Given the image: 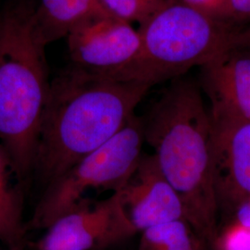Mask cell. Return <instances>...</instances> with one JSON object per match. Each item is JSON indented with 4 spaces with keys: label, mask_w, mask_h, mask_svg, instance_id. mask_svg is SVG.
<instances>
[{
    "label": "cell",
    "mask_w": 250,
    "mask_h": 250,
    "mask_svg": "<svg viewBox=\"0 0 250 250\" xmlns=\"http://www.w3.org/2000/svg\"><path fill=\"white\" fill-rule=\"evenodd\" d=\"M188 5L197 9H202L210 14L217 15L224 0H182Z\"/></svg>",
    "instance_id": "e0dca14e"
},
{
    "label": "cell",
    "mask_w": 250,
    "mask_h": 250,
    "mask_svg": "<svg viewBox=\"0 0 250 250\" xmlns=\"http://www.w3.org/2000/svg\"><path fill=\"white\" fill-rule=\"evenodd\" d=\"M144 143L142 118L134 115L114 137L45 187L27 229L45 230L89 192L120 191L140 161Z\"/></svg>",
    "instance_id": "5b68a950"
},
{
    "label": "cell",
    "mask_w": 250,
    "mask_h": 250,
    "mask_svg": "<svg viewBox=\"0 0 250 250\" xmlns=\"http://www.w3.org/2000/svg\"><path fill=\"white\" fill-rule=\"evenodd\" d=\"M210 116L213 187L219 216L224 221L250 197V121Z\"/></svg>",
    "instance_id": "ba28073f"
},
{
    "label": "cell",
    "mask_w": 250,
    "mask_h": 250,
    "mask_svg": "<svg viewBox=\"0 0 250 250\" xmlns=\"http://www.w3.org/2000/svg\"><path fill=\"white\" fill-rule=\"evenodd\" d=\"M118 192L125 213L137 232L177 220L188 221L181 197L152 154L143 153L133 173Z\"/></svg>",
    "instance_id": "9c48e42d"
},
{
    "label": "cell",
    "mask_w": 250,
    "mask_h": 250,
    "mask_svg": "<svg viewBox=\"0 0 250 250\" xmlns=\"http://www.w3.org/2000/svg\"><path fill=\"white\" fill-rule=\"evenodd\" d=\"M104 14L99 0H39L34 6V22L45 45L67 38L87 21Z\"/></svg>",
    "instance_id": "8fae6325"
},
{
    "label": "cell",
    "mask_w": 250,
    "mask_h": 250,
    "mask_svg": "<svg viewBox=\"0 0 250 250\" xmlns=\"http://www.w3.org/2000/svg\"><path fill=\"white\" fill-rule=\"evenodd\" d=\"M200 70L209 112L250 121V28L245 41L229 47Z\"/></svg>",
    "instance_id": "30bf717a"
},
{
    "label": "cell",
    "mask_w": 250,
    "mask_h": 250,
    "mask_svg": "<svg viewBox=\"0 0 250 250\" xmlns=\"http://www.w3.org/2000/svg\"><path fill=\"white\" fill-rule=\"evenodd\" d=\"M148 84L113 79L74 65L51 81L34 175L45 188L114 137L135 115Z\"/></svg>",
    "instance_id": "6da1fadb"
},
{
    "label": "cell",
    "mask_w": 250,
    "mask_h": 250,
    "mask_svg": "<svg viewBox=\"0 0 250 250\" xmlns=\"http://www.w3.org/2000/svg\"><path fill=\"white\" fill-rule=\"evenodd\" d=\"M22 186L0 144V242L6 250L26 248Z\"/></svg>",
    "instance_id": "7c38bea8"
},
{
    "label": "cell",
    "mask_w": 250,
    "mask_h": 250,
    "mask_svg": "<svg viewBox=\"0 0 250 250\" xmlns=\"http://www.w3.org/2000/svg\"><path fill=\"white\" fill-rule=\"evenodd\" d=\"M34 6L18 4L0 16V144L24 185L36 149L51 81Z\"/></svg>",
    "instance_id": "3957f363"
},
{
    "label": "cell",
    "mask_w": 250,
    "mask_h": 250,
    "mask_svg": "<svg viewBox=\"0 0 250 250\" xmlns=\"http://www.w3.org/2000/svg\"><path fill=\"white\" fill-rule=\"evenodd\" d=\"M223 224H237L250 229V197L237 206Z\"/></svg>",
    "instance_id": "2e32d148"
},
{
    "label": "cell",
    "mask_w": 250,
    "mask_h": 250,
    "mask_svg": "<svg viewBox=\"0 0 250 250\" xmlns=\"http://www.w3.org/2000/svg\"><path fill=\"white\" fill-rule=\"evenodd\" d=\"M67 43L72 65L118 80L137 58L141 37L131 23L104 14L72 31Z\"/></svg>",
    "instance_id": "52a82bcc"
},
{
    "label": "cell",
    "mask_w": 250,
    "mask_h": 250,
    "mask_svg": "<svg viewBox=\"0 0 250 250\" xmlns=\"http://www.w3.org/2000/svg\"><path fill=\"white\" fill-rule=\"evenodd\" d=\"M143 122L161 172L181 197L188 223L208 245L219 227L212 170V123L197 84L177 78Z\"/></svg>",
    "instance_id": "7a4b0ae2"
},
{
    "label": "cell",
    "mask_w": 250,
    "mask_h": 250,
    "mask_svg": "<svg viewBox=\"0 0 250 250\" xmlns=\"http://www.w3.org/2000/svg\"><path fill=\"white\" fill-rule=\"evenodd\" d=\"M137 233L120 193L98 202L88 198L59 217L35 243L36 250H106Z\"/></svg>",
    "instance_id": "8992f818"
},
{
    "label": "cell",
    "mask_w": 250,
    "mask_h": 250,
    "mask_svg": "<svg viewBox=\"0 0 250 250\" xmlns=\"http://www.w3.org/2000/svg\"><path fill=\"white\" fill-rule=\"evenodd\" d=\"M208 247L187 220H177L144 230L137 250H206Z\"/></svg>",
    "instance_id": "4fadbf2b"
},
{
    "label": "cell",
    "mask_w": 250,
    "mask_h": 250,
    "mask_svg": "<svg viewBox=\"0 0 250 250\" xmlns=\"http://www.w3.org/2000/svg\"><path fill=\"white\" fill-rule=\"evenodd\" d=\"M216 16L235 26H248L250 23V0H224Z\"/></svg>",
    "instance_id": "9a60e30c"
},
{
    "label": "cell",
    "mask_w": 250,
    "mask_h": 250,
    "mask_svg": "<svg viewBox=\"0 0 250 250\" xmlns=\"http://www.w3.org/2000/svg\"><path fill=\"white\" fill-rule=\"evenodd\" d=\"M170 0H99L107 15L143 25Z\"/></svg>",
    "instance_id": "5bb4252c"
},
{
    "label": "cell",
    "mask_w": 250,
    "mask_h": 250,
    "mask_svg": "<svg viewBox=\"0 0 250 250\" xmlns=\"http://www.w3.org/2000/svg\"><path fill=\"white\" fill-rule=\"evenodd\" d=\"M138 31L140 51L118 80L151 87L202 67L250 36V26L232 25L182 0H170Z\"/></svg>",
    "instance_id": "277c9868"
}]
</instances>
